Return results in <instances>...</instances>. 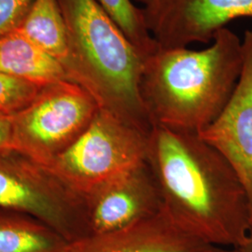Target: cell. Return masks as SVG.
<instances>
[{"label":"cell","mask_w":252,"mask_h":252,"mask_svg":"<svg viewBox=\"0 0 252 252\" xmlns=\"http://www.w3.org/2000/svg\"><path fill=\"white\" fill-rule=\"evenodd\" d=\"M147 162L172 220L203 242L240 249L252 237L251 203L225 158L199 134L154 126Z\"/></svg>","instance_id":"6da1fadb"},{"label":"cell","mask_w":252,"mask_h":252,"mask_svg":"<svg viewBox=\"0 0 252 252\" xmlns=\"http://www.w3.org/2000/svg\"><path fill=\"white\" fill-rule=\"evenodd\" d=\"M242 67V41L226 27L200 51L158 48L145 58L140 81L153 126L200 134L225 107Z\"/></svg>","instance_id":"7a4b0ae2"},{"label":"cell","mask_w":252,"mask_h":252,"mask_svg":"<svg viewBox=\"0 0 252 252\" xmlns=\"http://www.w3.org/2000/svg\"><path fill=\"white\" fill-rule=\"evenodd\" d=\"M68 47L70 80L100 108L150 134L152 120L140 93L144 56L96 0H58Z\"/></svg>","instance_id":"3957f363"},{"label":"cell","mask_w":252,"mask_h":252,"mask_svg":"<svg viewBox=\"0 0 252 252\" xmlns=\"http://www.w3.org/2000/svg\"><path fill=\"white\" fill-rule=\"evenodd\" d=\"M149 135L99 108L81 135L46 169L83 197L147 162Z\"/></svg>","instance_id":"277c9868"},{"label":"cell","mask_w":252,"mask_h":252,"mask_svg":"<svg viewBox=\"0 0 252 252\" xmlns=\"http://www.w3.org/2000/svg\"><path fill=\"white\" fill-rule=\"evenodd\" d=\"M99 108L90 93L74 81L47 85L13 115L17 153L46 169L81 135Z\"/></svg>","instance_id":"5b68a950"},{"label":"cell","mask_w":252,"mask_h":252,"mask_svg":"<svg viewBox=\"0 0 252 252\" xmlns=\"http://www.w3.org/2000/svg\"><path fill=\"white\" fill-rule=\"evenodd\" d=\"M0 209L36 219L67 242L87 235L81 197L18 153L0 154Z\"/></svg>","instance_id":"8992f818"},{"label":"cell","mask_w":252,"mask_h":252,"mask_svg":"<svg viewBox=\"0 0 252 252\" xmlns=\"http://www.w3.org/2000/svg\"><path fill=\"white\" fill-rule=\"evenodd\" d=\"M142 9L146 26L162 49L207 43L230 22L252 18V0H154Z\"/></svg>","instance_id":"52a82bcc"},{"label":"cell","mask_w":252,"mask_h":252,"mask_svg":"<svg viewBox=\"0 0 252 252\" xmlns=\"http://www.w3.org/2000/svg\"><path fill=\"white\" fill-rule=\"evenodd\" d=\"M81 198L87 235L124 229L162 210L158 185L147 162Z\"/></svg>","instance_id":"ba28073f"},{"label":"cell","mask_w":252,"mask_h":252,"mask_svg":"<svg viewBox=\"0 0 252 252\" xmlns=\"http://www.w3.org/2000/svg\"><path fill=\"white\" fill-rule=\"evenodd\" d=\"M243 67L234 93L216 120L199 135L234 168L252 207V30L245 32Z\"/></svg>","instance_id":"9c48e42d"},{"label":"cell","mask_w":252,"mask_h":252,"mask_svg":"<svg viewBox=\"0 0 252 252\" xmlns=\"http://www.w3.org/2000/svg\"><path fill=\"white\" fill-rule=\"evenodd\" d=\"M212 248L161 210L135 224L69 242L63 252H206Z\"/></svg>","instance_id":"30bf717a"},{"label":"cell","mask_w":252,"mask_h":252,"mask_svg":"<svg viewBox=\"0 0 252 252\" xmlns=\"http://www.w3.org/2000/svg\"><path fill=\"white\" fill-rule=\"evenodd\" d=\"M0 73L40 86L71 81L63 63L18 27L0 36Z\"/></svg>","instance_id":"8fae6325"},{"label":"cell","mask_w":252,"mask_h":252,"mask_svg":"<svg viewBox=\"0 0 252 252\" xmlns=\"http://www.w3.org/2000/svg\"><path fill=\"white\" fill-rule=\"evenodd\" d=\"M68 243L36 219L0 209V252H63Z\"/></svg>","instance_id":"7c38bea8"},{"label":"cell","mask_w":252,"mask_h":252,"mask_svg":"<svg viewBox=\"0 0 252 252\" xmlns=\"http://www.w3.org/2000/svg\"><path fill=\"white\" fill-rule=\"evenodd\" d=\"M18 28L47 53L59 60L67 70L68 47L58 0H33L26 18Z\"/></svg>","instance_id":"4fadbf2b"},{"label":"cell","mask_w":252,"mask_h":252,"mask_svg":"<svg viewBox=\"0 0 252 252\" xmlns=\"http://www.w3.org/2000/svg\"><path fill=\"white\" fill-rule=\"evenodd\" d=\"M96 1L144 58L159 48L146 26L143 9L137 8L133 0Z\"/></svg>","instance_id":"5bb4252c"},{"label":"cell","mask_w":252,"mask_h":252,"mask_svg":"<svg viewBox=\"0 0 252 252\" xmlns=\"http://www.w3.org/2000/svg\"><path fill=\"white\" fill-rule=\"evenodd\" d=\"M43 87L0 73V113H18L36 98Z\"/></svg>","instance_id":"9a60e30c"},{"label":"cell","mask_w":252,"mask_h":252,"mask_svg":"<svg viewBox=\"0 0 252 252\" xmlns=\"http://www.w3.org/2000/svg\"><path fill=\"white\" fill-rule=\"evenodd\" d=\"M33 0H0V36L20 27Z\"/></svg>","instance_id":"2e32d148"},{"label":"cell","mask_w":252,"mask_h":252,"mask_svg":"<svg viewBox=\"0 0 252 252\" xmlns=\"http://www.w3.org/2000/svg\"><path fill=\"white\" fill-rule=\"evenodd\" d=\"M17 153L13 115L0 113V154Z\"/></svg>","instance_id":"e0dca14e"},{"label":"cell","mask_w":252,"mask_h":252,"mask_svg":"<svg viewBox=\"0 0 252 252\" xmlns=\"http://www.w3.org/2000/svg\"><path fill=\"white\" fill-rule=\"evenodd\" d=\"M239 250L241 252H252V237L248 243L243 247H241Z\"/></svg>","instance_id":"ac0fdd59"},{"label":"cell","mask_w":252,"mask_h":252,"mask_svg":"<svg viewBox=\"0 0 252 252\" xmlns=\"http://www.w3.org/2000/svg\"><path fill=\"white\" fill-rule=\"evenodd\" d=\"M134 1H136L137 3H140V4H142L144 7H146V6L151 5L154 0H134Z\"/></svg>","instance_id":"d6986e66"},{"label":"cell","mask_w":252,"mask_h":252,"mask_svg":"<svg viewBox=\"0 0 252 252\" xmlns=\"http://www.w3.org/2000/svg\"><path fill=\"white\" fill-rule=\"evenodd\" d=\"M251 225H252V207H251Z\"/></svg>","instance_id":"ffe728a7"}]
</instances>
